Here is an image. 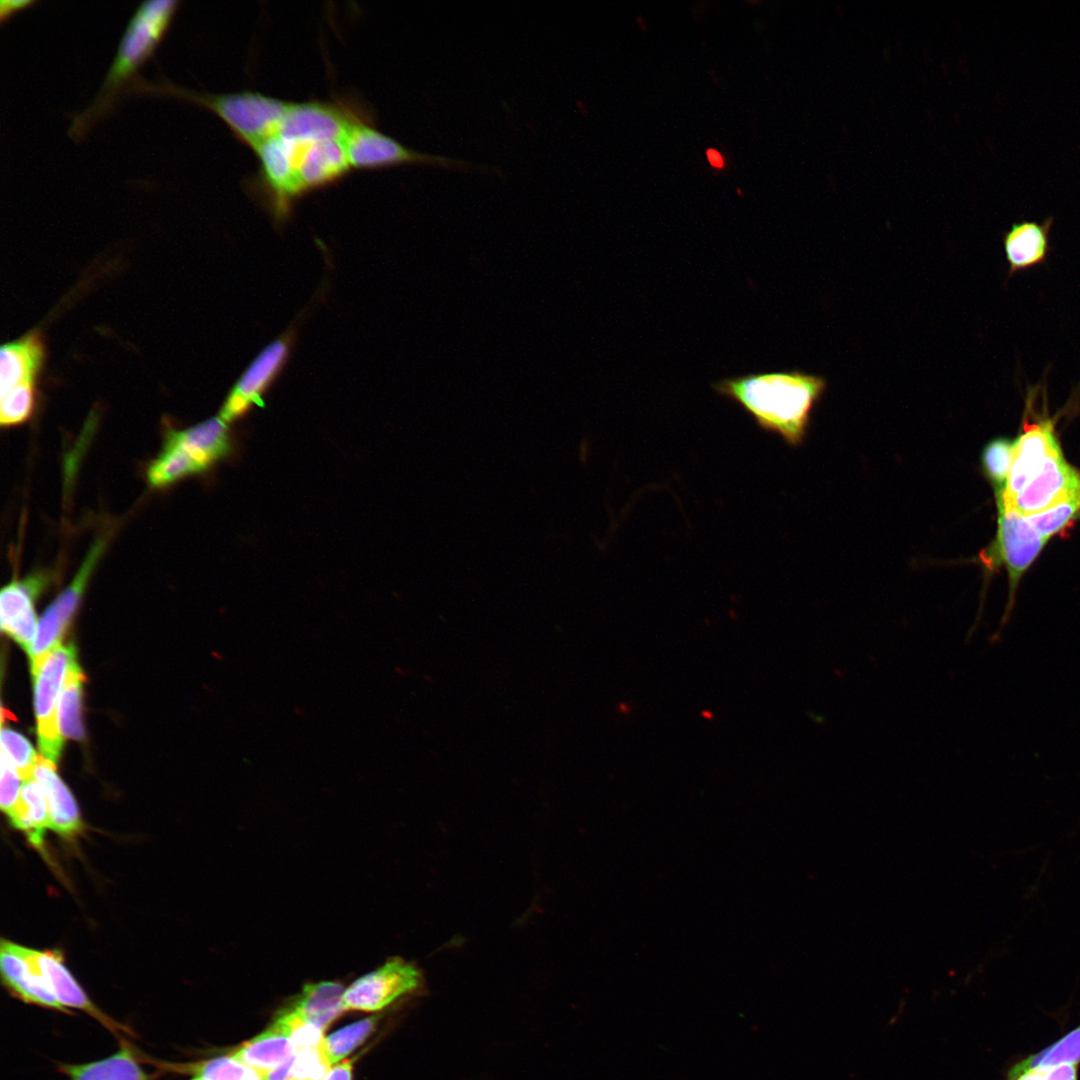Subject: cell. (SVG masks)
Returning <instances> with one entry per match:
<instances>
[{
    "label": "cell",
    "instance_id": "6da1fadb",
    "mask_svg": "<svg viewBox=\"0 0 1080 1080\" xmlns=\"http://www.w3.org/2000/svg\"><path fill=\"white\" fill-rule=\"evenodd\" d=\"M826 388L819 376L798 370L749 373L724 378L714 391L745 410L757 426L798 446L806 436L811 412Z\"/></svg>",
    "mask_w": 1080,
    "mask_h": 1080
},
{
    "label": "cell",
    "instance_id": "7a4b0ae2",
    "mask_svg": "<svg viewBox=\"0 0 1080 1080\" xmlns=\"http://www.w3.org/2000/svg\"><path fill=\"white\" fill-rule=\"evenodd\" d=\"M178 5V0H148L139 4L95 96L85 108L71 115L67 130L71 139L83 140L96 124L114 111L138 77L140 67L153 56L164 38Z\"/></svg>",
    "mask_w": 1080,
    "mask_h": 1080
},
{
    "label": "cell",
    "instance_id": "3957f363",
    "mask_svg": "<svg viewBox=\"0 0 1080 1080\" xmlns=\"http://www.w3.org/2000/svg\"><path fill=\"white\" fill-rule=\"evenodd\" d=\"M128 93L172 96L201 105L221 118L234 136L252 150L277 133L290 104L289 101L250 90L231 93L195 91L163 77L148 81L138 76Z\"/></svg>",
    "mask_w": 1080,
    "mask_h": 1080
},
{
    "label": "cell",
    "instance_id": "277c9868",
    "mask_svg": "<svg viewBox=\"0 0 1080 1080\" xmlns=\"http://www.w3.org/2000/svg\"><path fill=\"white\" fill-rule=\"evenodd\" d=\"M77 657L72 643H59L31 661L34 708L40 751L56 764L63 748L58 724V702L70 662Z\"/></svg>",
    "mask_w": 1080,
    "mask_h": 1080
},
{
    "label": "cell",
    "instance_id": "5b68a950",
    "mask_svg": "<svg viewBox=\"0 0 1080 1080\" xmlns=\"http://www.w3.org/2000/svg\"><path fill=\"white\" fill-rule=\"evenodd\" d=\"M342 144L349 165L354 169H381L404 164H428L471 172L483 169L468 161L413 150L379 131L373 121L353 125Z\"/></svg>",
    "mask_w": 1080,
    "mask_h": 1080
},
{
    "label": "cell",
    "instance_id": "8992f818",
    "mask_svg": "<svg viewBox=\"0 0 1080 1080\" xmlns=\"http://www.w3.org/2000/svg\"><path fill=\"white\" fill-rule=\"evenodd\" d=\"M997 504L999 511L997 536L994 544L983 555L982 559L990 565L992 562H1000L1006 565L1009 576V597L999 629L990 639L991 643L1000 639L1014 607L1019 580L1047 541L1035 530L1025 516L999 501H997Z\"/></svg>",
    "mask_w": 1080,
    "mask_h": 1080
},
{
    "label": "cell",
    "instance_id": "52a82bcc",
    "mask_svg": "<svg viewBox=\"0 0 1080 1080\" xmlns=\"http://www.w3.org/2000/svg\"><path fill=\"white\" fill-rule=\"evenodd\" d=\"M373 121L368 109L352 98L290 102L276 134L306 141H343L350 128Z\"/></svg>",
    "mask_w": 1080,
    "mask_h": 1080
},
{
    "label": "cell",
    "instance_id": "ba28073f",
    "mask_svg": "<svg viewBox=\"0 0 1080 1080\" xmlns=\"http://www.w3.org/2000/svg\"><path fill=\"white\" fill-rule=\"evenodd\" d=\"M419 970L399 957L356 979L344 993L346 1009L381 1010L420 985Z\"/></svg>",
    "mask_w": 1080,
    "mask_h": 1080
},
{
    "label": "cell",
    "instance_id": "9c48e42d",
    "mask_svg": "<svg viewBox=\"0 0 1080 1080\" xmlns=\"http://www.w3.org/2000/svg\"><path fill=\"white\" fill-rule=\"evenodd\" d=\"M106 537L98 538L91 546L72 582L46 609L38 622L35 640L28 651L30 660L40 657L61 643L63 633L80 603L87 582L106 546Z\"/></svg>",
    "mask_w": 1080,
    "mask_h": 1080
},
{
    "label": "cell",
    "instance_id": "30bf717a",
    "mask_svg": "<svg viewBox=\"0 0 1080 1080\" xmlns=\"http://www.w3.org/2000/svg\"><path fill=\"white\" fill-rule=\"evenodd\" d=\"M260 162L254 184L270 199L278 214L288 211L290 202L299 196L296 183L297 146L293 139L278 134L263 141L254 150Z\"/></svg>",
    "mask_w": 1080,
    "mask_h": 1080
},
{
    "label": "cell",
    "instance_id": "8fae6325",
    "mask_svg": "<svg viewBox=\"0 0 1080 1080\" xmlns=\"http://www.w3.org/2000/svg\"><path fill=\"white\" fill-rule=\"evenodd\" d=\"M1080 493V473L1064 459L1062 451L1052 455L1029 483L1012 499L997 501L1023 516L1042 512Z\"/></svg>",
    "mask_w": 1080,
    "mask_h": 1080
},
{
    "label": "cell",
    "instance_id": "7c38bea8",
    "mask_svg": "<svg viewBox=\"0 0 1080 1080\" xmlns=\"http://www.w3.org/2000/svg\"><path fill=\"white\" fill-rule=\"evenodd\" d=\"M6 942L16 954L25 960L31 971L45 983L63 1007L81 1009L107 1027L114 1028L115 1024L91 1002L68 971L59 952L38 951L9 940H6Z\"/></svg>",
    "mask_w": 1080,
    "mask_h": 1080
},
{
    "label": "cell",
    "instance_id": "4fadbf2b",
    "mask_svg": "<svg viewBox=\"0 0 1080 1080\" xmlns=\"http://www.w3.org/2000/svg\"><path fill=\"white\" fill-rule=\"evenodd\" d=\"M1060 450L1051 419H1041L1025 425L1024 432L1014 442L1006 487L996 498L1003 501L1012 499L1039 473L1047 460Z\"/></svg>",
    "mask_w": 1080,
    "mask_h": 1080
},
{
    "label": "cell",
    "instance_id": "5bb4252c",
    "mask_svg": "<svg viewBox=\"0 0 1080 1080\" xmlns=\"http://www.w3.org/2000/svg\"><path fill=\"white\" fill-rule=\"evenodd\" d=\"M48 583L46 574L37 573L6 585L0 594L2 630L28 653L37 633L34 600Z\"/></svg>",
    "mask_w": 1080,
    "mask_h": 1080
},
{
    "label": "cell",
    "instance_id": "9a60e30c",
    "mask_svg": "<svg viewBox=\"0 0 1080 1080\" xmlns=\"http://www.w3.org/2000/svg\"><path fill=\"white\" fill-rule=\"evenodd\" d=\"M296 183L298 194L334 184L351 169L341 141L297 140Z\"/></svg>",
    "mask_w": 1080,
    "mask_h": 1080
},
{
    "label": "cell",
    "instance_id": "2e32d148",
    "mask_svg": "<svg viewBox=\"0 0 1080 1080\" xmlns=\"http://www.w3.org/2000/svg\"><path fill=\"white\" fill-rule=\"evenodd\" d=\"M165 442L176 447L200 472L230 450L228 428L221 417L210 418L184 430H168Z\"/></svg>",
    "mask_w": 1080,
    "mask_h": 1080
},
{
    "label": "cell",
    "instance_id": "e0dca14e",
    "mask_svg": "<svg viewBox=\"0 0 1080 1080\" xmlns=\"http://www.w3.org/2000/svg\"><path fill=\"white\" fill-rule=\"evenodd\" d=\"M287 354V344L278 340L267 346L243 373L221 410L225 421L243 413L256 401L275 376Z\"/></svg>",
    "mask_w": 1080,
    "mask_h": 1080
},
{
    "label": "cell",
    "instance_id": "ac0fdd59",
    "mask_svg": "<svg viewBox=\"0 0 1080 1080\" xmlns=\"http://www.w3.org/2000/svg\"><path fill=\"white\" fill-rule=\"evenodd\" d=\"M55 765L43 756H37L32 777L42 787L48 806L49 829L71 838L82 829L77 803L68 787L56 772Z\"/></svg>",
    "mask_w": 1080,
    "mask_h": 1080
},
{
    "label": "cell",
    "instance_id": "d6986e66",
    "mask_svg": "<svg viewBox=\"0 0 1080 1080\" xmlns=\"http://www.w3.org/2000/svg\"><path fill=\"white\" fill-rule=\"evenodd\" d=\"M1053 217L1042 223L1023 220L1013 223L1003 238L1009 273L1027 270L1045 261L1049 252V234Z\"/></svg>",
    "mask_w": 1080,
    "mask_h": 1080
},
{
    "label": "cell",
    "instance_id": "ffe728a7",
    "mask_svg": "<svg viewBox=\"0 0 1080 1080\" xmlns=\"http://www.w3.org/2000/svg\"><path fill=\"white\" fill-rule=\"evenodd\" d=\"M44 359L41 336L29 334L2 345L0 350V392L4 395L24 382H35Z\"/></svg>",
    "mask_w": 1080,
    "mask_h": 1080
},
{
    "label": "cell",
    "instance_id": "44dd1931",
    "mask_svg": "<svg viewBox=\"0 0 1080 1080\" xmlns=\"http://www.w3.org/2000/svg\"><path fill=\"white\" fill-rule=\"evenodd\" d=\"M345 990L340 983L333 981L306 984L286 1008L324 1030L346 1009Z\"/></svg>",
    "mask_w": 1080,
    "mask_h": 1080
},
{
    "label": "cell",
    "instance_id": "7402d4cb",
    "mask_svg": "<svg viewBox=\"0 0 1080 1080\" xmlns=\"http://www.w3.org/2000/svg\"><path fill=\"white\" fill-rule=\"evenodd\" d=\"M0 953L2 980L11 992L28 1003L59 1011L66 1010L45 983L31 971L25 960L8 946L5 939L1 941Z\"/></svg>",
    "mask_w": 1080,
    "mask_h": 1080
},
{
    "label": "cell",
    "instance_id": "603a6c76",
    "mask_svg": "<svg viewBox=\"0 0 1080 1080\" xmlns=\"http://www.w3.org/2000/svg\"><path fill=\"white\" fill-rule=\"evenodd\" d=\"M288 1030L276 1017L264 1032L239 1047L233 1056L262 1074L277 1067L295 1053Z\"/></svg>",
    "mask_w": 1080,
    "mask_h": 1080
},
{
    "label": "cell",
    "instance_id": "cb8c5ba5",
    "mask_svg": "<svg viewBox=\"0 0 1080 1080\" xmlns=\"http://www.w3.org/2000/svg\"><path fill=\"white\" fill-rule=\"evenodd\" d=\"M11 824L26 833L29 841L40 847L49 828V813L42 787L32 777L23 781L20 796L8 815Z\"/></svg>",
    "mask_w": 1080,
    "mask_h": 1080
},
{
    "label": "cell",
    "instance_id": "d4e9b609",
    "mask_svg": "<svg viewBox=\"0 0 1080 1080\" xmlns=\"http://www.w3.org/2000/svg\"><path fill=\"white\" fill-rule=\"evenodd\" d=\"M71 1080H149L128 1049L95 1062L62 1065Z\"/></svg>",
    "mask_w": 1080,
    "mask_h": 1080
},
{
    "label": "cell",
    "instance_id": "484cf974",
    "mask_svg": "<svg viewBox=\"0 0 1080 1080\" xmlns=\"http://www.w3.org/2000/svg\"><path fill=\"white\" fill-rule=\"evenodd\" d=\"M84 675L77 657L69 664L58 702V724L63 737L80 740L84 737L81 719V691Z\"/></svg>",
    "mask_w": 1080,
    "mask_h": 1080
},
{
    "label": "cell",
    "instance_id": "4316f807",
    "mask_svg": "<svg viewBox=\"0 0 1080 1080\" xmlns=\"http://www.w3.org/2000/svg\"><path fill=\"white\" fill-rule=\"evenodd\" d=\"M1080 1063V1025L1044 1050L1016 1063L1008 1072V1080L1041 1067Z\"/></svg>",
    "mask_w": 1080,
    "mask_h": 1080
},
{
    "label": "cell",
    "instance_id": "83f0119b",
    "mask_svg": "<svg viewBox=\"0 0 1080 1080\" xmlns=\"http://www.w3.org/2000/svg\"><path fill=\"white\" fill-rule=\"evenodd\" d=\"M378 1017L373 1016L349 1024L324 1039V1050L331 1062L336 1064L357 1048L375 1029Z\"/></svg>",
    "mask_w": 1080,
    "mask_h": 1080
},
{
    "label": "cell",
    "instance_id": "f1b7e54d",
    "mask_svg": "<svg viewBox=\"0 0 1080 1080\" xmlns=\"http://www.w3.org/2000/svg\"><path fill=\"white\" fill-rule=\"evenodd\" d=\"M1014 442L1004 438L990 441L983 449L981 462L986 478L1001 495L1006 487L1011 469Z\"/></svg>",
    "mask_w": 1080,
    "mask_h": 1080
},
{
    "label": "cell",
    "instance_id": "f546056e",
    "mask_svg": "<svg viewBox=\"0 0 1080 1080\" xmlns=\"http://www.w3.org/2000/svg\"><path fill=\"white\" fill-rule=\"evenodd\" d=\"M1080 513V493L1051 506L1050 508L1025 516L1035 530L1045 539L1064 529Z\"/></svg>",
    "mask_w": 1080,
    "mask_h": 1080
},
{
    "label": "cell",
    "instance_id": "4dcf8cb0",
    "mask_svg": "<svg viewBox=\"0 0 1080 1080\" xmlns=\"http://www.w3.org/2000/svg\"><path fill=\"white\" fill-rule=\"evenodd\" d=\"M196 1080H265L261 1072L233 1055L210 1059L195 1069Z\"/></svg>",
    "mask_w": 1080,
    "mask_h": 1080
},
{
    "label": "cell",
    "instance_id": "1f68e13d",
    "mask_svg": "<svg viewBox=\"0 0 1080 1080\" xmlns=\"http://www.w3.org/2000/svg\"><path fill=\"white\" fill-rule=\"evenodd\" d=\"M34 386L35 382H24L1 395V425L20 424L30 417L34 407Z\"/></svg>",
    "mask_w": 1080,
    "mask_h": 1080
},
{
    "label": "cell",
    "instance_id": "d6a6232c",
    "mask_svg": "<svg viewBox=\"0 0 1080 1080\" xmlns=\"http://www.w3.org/2000/svg\"><path fill=\"white\" fill-rule=\"evenodd\" d=\"M1 750L10 758L22 781L32 778L37 756L30 742L20 733L2 726Z\"/></svg>",
    "mask_w": 1080,
    "mask_h": 1080
},
{
    "label": "cell",
    "instance_id": "836d02e7",
    "mask_svg": "<svg viewBox=\"0 0 1080 1080\" xmlns=\"http://www.w3.org/2000/svg\"><path fill=\"white\" fill-rule=\"evenodd\" d=\"M324 1042L318 1046L297 1049L292 1064V1080H323L330 1069Z\"/></svg>",
    "mask_w": 1080,
    "mask_h": 1080
},
{
    "label": "cell",
    "instance_id": "e575fe53",
    "mask_svg": "<svg viewBox=\"0 0 1080 1080\" xmlns=\"http://www.w3.org/2000/svg\"><path fill=\"white\" fill-rule=\"evenodd\" d=\"M22 779L14 764L1 750V788L0 804L2 811L8 816L14 809L20 796Z\"/></svg>",
    "mask_w": 1080,
    "mask_h": 1080
},
{
    "label": "cell",
    "instance_id": "d590c367",
    "mask_svg": "<svg viewBox=\"0 0 1080 1080\" xmlns=\"http://www.w3.org/2000/svg\"><path fill=\"white\" fill-rule=\"evenodd\" d=\"M1078 1064H1061L1042 1068L1041 1080H1077Z\"/></svg>",
    "mask_w": 1080,
    "mask_h": 1080
},
{
    "label": "cell",
    "instance_id": "8d00e7d4",
    "mask_svg": "<svg viewBox=\"0 0 1080 1080\" xmlns=\"http://www.w3.org/2000/svg\"><path fill=\"white\" fill-rule=\"evenodd\" d=\"M36 0H1L0 1V21L3 24L9 20L12 16L18 12L27 9L34 4Z\"/></svg>",
    "mask_w": 1080,
    "mask_h": 1080
},
{
    "label": "cell",
    "instance_id": "74e56055",
    "mask_svg": "<svg viewBox=\"0 0 1080 1080\" xmlns=\"http://www.w3.org/2000/svg\"><path fill=\"white\" fill-rule=\"evenodd\" d=\"M294 1054L282 1064L263 1074L265 1080H292Z\"/></svg>",
    "mask_w": 1080,
    "mask_h": 1080
},
{
    "label": "cell",
    "instance_id": "f35d334b",
    "mask_svg": "<svg viewBox=\"0 0 1080 1080\" xmlns=\"http://www.w3.org/2000/svg\"><path fill=\"white\" fill-rule=\"evenodd\" d=\"M323 1080H352L351 1061H345L332 1068Z\"/></svg>",
    "mask_w": 1080,
    "mask_h": 1080
},
{
    "label": "cell",
    "instance_id": "ab89813d",
    "mask_svg": "<svg viewBox=\"0 0 1080 1080\" xmlns=\"http://www.w3.org/2000/svg\"><path fill=\"white\" fill-rule=\"evenodd\" d=\"M707 157H708V160H709V162H710V163H711V164H712L713 166H715V167H717V168H721V167L723 166V159H722V156H721V155L719 154V152H717L716 150H714V149H709V150L707 151Z\"/></svg>",
    "mask_w": 1080,
    "mask_h": 1080
},
{
    "label": "cell",
    "instance_id": "60d3db41",
    "mask_svg": "<svg viewBox=\"0 0 1080 1080\" xmlns=\"http://www.w3.org/2000/svg\"><path fill=\"white\" fill-rule=\"evenodd\" d=\"M192 1080H196V1079H195V1078H193Z\"/></svg>",
    "mask_w": 1080,
    "mask_h": 1080
}]
</instances>
